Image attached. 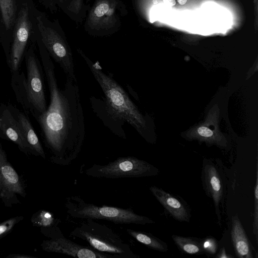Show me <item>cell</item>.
<instances>
[{
    "instance_id": "obj_13",
    "label": "cell",
    "mask_w": 258,
    "mask_h": 258,
    "mask_svg": "<svg viewBox=\"0 0 258 258\" xmlns=\"http://www.w3.org/2000/svg\"><path fill=\"white\" fill-rule=\"evenodd\" d=\"M0 133L16 144L21 149L30 148L13 114L5 109L0 115Z\"/></svg>"
},
{
    "instance_id": "obj_12",
    "label": "cell",
    "mask_w": 258,
    "mask_h": 258,
    "mask_svg": "<svg viewBox=\"0 0 258 258\" xmlns=\"http://www.w3.org/2000/svg\"><path fill=\"white\" fill-rule=\"evenodd\" d=\"M231 240L236 255L240 258H253V247L249 240L238 216L231 219Z\"/></svg>"
},
{
    "instance_id": "obj_17",
    "label": "cell",
    "mask_w": 258,
    "mask_h": 258,
    "mask_svg": "<svg viewBox=\"0 0 258 258\" xmlns=\"http://www.w3.org/2000/svg\"><path fill=\"white\" fill-rule=\"evenodd\" d=\"M172 239L184 253L189 254H201L204 253L201 239L196 237H183L176 235L171 236Z\"/></svg>"
},
{
    "instance_id": "obj_10",
    "label": "cell",
    "mask_w": 258,
    "mask_h": 258,
    "mask_svg": "<svg viewBox=\"0 0 258 258\" xmlns=\"http://www.w3.org/2000/svg\"><path fill=\"white\" fill-rule=\"evenodd\" d=\"M149 190L174 219L180 222L190 221V210L184 202L157 186H151L149 187Z\"/></svg>"
},
{
    "instance_id": "obj_24",
    "label": "cell",
    "mask_w": 258,
    "mask_h": 258,
    "mask_svg": "<svg viewBox=\"0 0 258 258\" xmlns=\"http://www.w3.org/2000/svg\"><path fill=\"white\" fill-rule=\"evenodd\" d=\"M232 257V256L227 253L224 247L222 248L216 256L217 258H231Z\"/></svg>"
},
{
    "instance_id": "obj_26",
    "label": "cell",
    "mask_w": 258,
    "mask_h": 258,
    "mask_svg": "<svg viewBox=\"0 0 258 258\" xmlns=\"http://www.w3.org/2000/svg\"><path fill=\"white\" fill-rule=\"evenodd\" d=\"M177 1L179 4L184 5L186 3L187 0H177Z\"/></svg>"
},
{
    "instance_id": "obj_8",
    "label": "cell",
    "mask_w": 258,
    "mask_h": 258,
    "mask_svg": "<svg viewBox=\"0 0 258 258\" xmlns=\"http://www.w3.org/2000/svg\"><path fill=\"white\" fill-rule=\"evenodd\" d=\"M202 178L206 195L213 201L218 223L221 225L220 206L224 195L223 182L218 168L213 162L206 159L203 163Z\"/></svg>"
},
{
    "instance_id": "obj_20",
    "label": "cell",
    "mask_w": 258,
    "mask_h": 258,
    "mask_svg": "<svg viewBox=\"0 0 258 258\" xmlns=\"http://www.w3.org/2000/svg\"><path fill=\"white\" fill-rule=\"evenodd\" d=\"M201 244L204 253L210 255L216 254L218 244L214 237L209 236L201 239Z\"/></svg>"
},
{
    "instance_id": "obj_18",
    "label": "cell",
    "mask_w": 258,
    "mask_h": 258,
    "mask_svg": "<svg viewBox=\"0 0 258 258\" xmlns=\"http://www.w3.org/2000/svg\"><path fill=\"white\" fill-rule=\"evenodd\" d=\"M0 10L4 24L6 28L9 29L15 20L14 0H0Z\"/></svg>"
},
{
    "instance_id": "obj_9",
    "label": "cell",
    "mask_w": 258,
    "mask_h": 258,
    "mask_svg": "<svg viewBox=\"0 0 258 258\" xmlns=\"http://www.w3.org/2000/svg\"><path fill=\"white\" fill-rule=\"evenodd\" d=\"M44 250L49 252L64 254L78 258H110L90 246L80 245L66 238L63 235L50 240L44 241Z\"/></svg>"
},
{
    "instance_id": "obj_14",
    "label": "cell",
    "mask_w": 258,
    "mask_h": 258,
    "mask_svg": "<svg viewBox=\"0 0 258 258\" xmlns=\"http://www.w3.org/2000/svg\"><path fill=\"white\" fill-rule=\"evenodd\" d=\"M0 188L9 194L23 193L19 177L6 161L4 151L0 149Z\"/></svg>"
},
{
    "instance_id": "obj_19",
    "label": "cell",
    "mask_w": 258,
    "mask_h": 258,
    "mask_svg": "<svg viewBox=\"0 0 258 258\" xmlns=\"http://www.w3.org/2000/svg\"><path fill=\"white\" fill-rule=\"evenodd\" d=\"M254 212L252 225L253 234L255 236L256 243H258V168L256 167V177L254 191Z\"/></svg>"
},
{
    "instance_id": "obj_6",
    "label": "cell",
    "mask_w": 258,
    "mask_h": 258,
    "mask_svg": "<svg viewBox=\"0 0 258 258\" xmlns=\"http://www.w3.org/2000/svg\"><path fill=\"white\" fill-rule=\"evenodd\" d=\"M25 58L27 109L35 117L47 109L42 68L33 52H27Z\"/></svg>"
},
{
    "instance_id": "obj_11",
    "label": "cell",
    "mask_w": 258,
    "mask_h": 258,
    "mask_svg": "<svg viewBox=\"0 0 258 258\" xmlns=\"http://www.w3.org/2000/svg\"><path fill=\"white\" fill-rule=\"evenodd\" d=\"M91 107L103 123L116 136L126 139V135L123 129L124 121L119 118L107 103L104 97L90 98Z\"/></svg>"
},
{
    "instance_id": "obj_21",
    "label": "cell",
    "mask_w": 258,
    "mask_h": 258,
    "mask_svg": "<svg viewBox=\"0 0 258 258\" xmlns=\"http://www.w3.org/2000/svg\"><path fill=\"white\" fill-rule=\"evenodd\" d=\"M17 222L16 218L9 219L0 224V236L10 231Z\"/></svg>"
},
{
    "instance_id": "obj_4",
    "label": "cell",
    "mask_w": 258,
    "mask_h": 258,
    "mask_svg": "<svg viewBox=\"0 0 258 258\" xmlns=\"http://www.w3.org/2000/svg\"><path fill=\"white\" fill-rule=\"evenodd\" d=\"M64 207L68 214L74 218L105 220L120 224L143 225L155 223L149 217L135 213L131 208L98 206L88 203L77 196L66 198Z\"/></svg>"
},
{
    "instance_id": "obj_2",
    "label": "cell",
    "mask_w": 258,
    "mask_h": 258,
    "mask_svg": "<svg viewBox=\"0 0 258 258\" xmlns=\"http://www.w3.org/2000/svg\"><path fill=\"white\" fill-rule=\"evenodd\" d=\"M84 58L93 76L102 89L107 103L115 114L144 137L147 128L146 119L127 93L111 75L104 73L97 63H93L86 57Z\"/></svg>"
},
{
    "instance_id": "obj_5",
    "label": "cell",
    "mask_w": 258,
    "mask_h": 258,
    "mask_svg": "<svg viewBox=\"0 0 258 258\" xmlns=\"http://www.w3.org/2000/svg\"><path fill=\"white\" fill-rule=\"evenodd\" d=\"M159 170L148 162L133 156L117 158L106 165L93 164L85 174L96 178H140L156 176Z\"/></svg>"
},
{
    "instance_id": "obj_7",
    "label": "cell",
    "mask_w": 258,
    "mask_h": 258,
    "mask_svg": "<svg viewBox=\"0 0 258 258\" xmlns=\"http://www.w3.org/2000/svg\"><path fill=\"white\" fill-rule=\"evenodd\" d=\"M30 21L28 9L22 8L17 19L14 40L9 60V67L13 73H17L29 35Z\"/></svg>"
},
{
    "instance_id": "obj_1",
    "label": "cell",
    "mask_w": 258,
    "mask_h": 258,
    "mask_svg": "<svg viewBox=\"0 0 258 258\" xmlns=\"http://www.w3.org/2000/svg\"><path fill=\"white\" fill-rule=\"evenodd\" d=\"M41 59L50 92V103L46 111L35 118L52 153V161L68 166L79 156L85 137L79 87L77 80L66 78L64 87L60 88L49 56L42 54Z\"/></svg>"
},
{
    "instance_id": "obj_16",
    "label": "cell",
    "mask_w": 258,
    "mask_h": 258,
    "mask_svg": "<svg viewBox=\"0 0 258 258\" xmlns=\"http://www.w3.org/2000/svg\"><path fill=\"white\" fill-rule=\"evenodd\" d=\"M126 231L138 242L151 249L160 252H166L168 250L167 243L151 233L128 228Z\"/></svg>"
},
{
    "instance_id": "obj_23",
    "label": "cell",
    "mask_w": 258,
    "mask_h": 258,
    "mask_svg": "<svg viewBox=\"0 0 258 258\" xmlns=\"http://www.w3.org/2000/svg\"><path fill=\"white\" fill-rule=\"evenodd\" d=\"M109 9V6L106 3L101 4L95 8L94 13L98 17L103 16L107 13Z\"/></svg>"
},
{
    "instance_id": "obj_25",
    "label": "cell",
    "mask_w": 258,
    "mask_h": 258,
    "mask_svg": "<svg viewBox=\"0 0 258 258\" xmlns=\"http://www.w3.org/2000/svg\"><path fill=\"white\" fill-rule=\"evenodd\" d=\"M163 1L167 6H173L176 4L175 0H163Z\"/></svg>"
},
{
    "instance_id": "obj_15",
    "label": "cell",
    "mask_w": 258,
    "mask_h": 258,
    "mask_svg": "<svg viewBox=\"0 0 258 258\" xmlns=\"http://www.w3.org/2000/svg\"><path fill=\"white\" fill-rule=\"evenodd\" d=\"M16 119L29 148L45 158V153L41 143L27 116L24 113L19 112L17 114Z\"/></svg>"
},
{
    "instance_id": "obj_3",
    "label": "cell",
    "mask_w": 258,
    "mask_h": 258,
    "mask_svg": "<svg viewBox=\"0 0 258 258\" xmlns=\"http://www.w3.org/2000/svg\"><path fill=\"white\" fill-rule=\"evenodd\" d=\"M70 236L85 241L94 250L110 258L140 257L119 235L94 219H85L70 232Z\"/></svg>"
},
{
    "instance_id": "obj_22",
    "label": "cell",
    "mask_w": 258,
    "mask_h": 258,
    "mask_svg": "<svg viewBox=\"0 0 258 258\" xmlns=\"http://www.w3.org/2000/svg\"><path fill=\"white\" fill-rule=\"evenodd\" d=\"M198 134L203 138L210 139V141H214L213 140L214 133L213 131L208 127L205 126L199 127L198 129Z\"/></svg>"
}]
</instances>
